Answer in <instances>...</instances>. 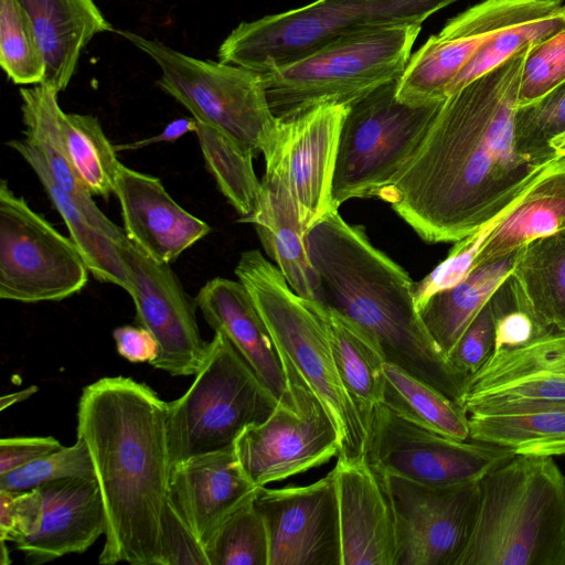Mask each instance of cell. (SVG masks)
Returning a JSON list of instances; mask_svg holds the SVG:
<instances>
[{"label":"cell","instance_id":"cell-1","mask_svg":"<svg viewBox=\"0 0 565 565\" xmlns=\"http://www.w3.org/2000/svg\"><path fill=\"white\" fill-rule=\"evenodd\" d=\"M530 47L448 96L415 151L380 192L377 198L425 242L456 243L470 235L542 169L514 141L519 84Z\"/></svg>","mask_w":565,"mask_h":565},{"label":"cell","instance_id":"cell-2","mask_svg":"<svg viewBox=\"0 0 565 565\" xmlns=\"http://www.w3.org/2000/svg\"><path fill=\"white\" fill-rule=\"evenodd\" d=\"M77 438L88 447L105 509L98 563L161 565L172 469L167 403L130 377L99 379L79 397Z\"/></svg>","mask_w":565,"mask_h":565},{"label":"cell","instance_id":"cell-3","mask_svg":"<svg viewBox=\"0 0 565 565\" xmlns=\"http://www.w3.org/2000/svg\"><path fill=\"white\" fill-rule=\"evenodd\" d=\"M321 285V302L360 324L394 364L458 402L467 377L440 351L414 299L407 271L376 248L363 226L338 211L305 236Z\"/></svg>","mask_w":565,"mask_h":565},{"label":"cell","instance_id":"cell-4","mask_svg":"<svg viewBox=\"0 0 565 565\" xmlns=\"http://www.w3.org/2000/svg\"><path fill=\"white\" fill-rule=\"evenodd\" d=\"M479 486L475 525L456 565H557L565 477L553 457L515 455Z\"/></svg>","mask_w":565,"mask_h":565},{"label":"cell","instance_id":"cell-5","mask_svg":"<svg viewBox=\"0 0 565 565\" xmlns=\"http://www.w3.org/2000/svg\"><path fill=\"white\" fill-rule=\"evenodd\" d=\"M235 275L248 291L282 359L317 395L335 425L339 455L365 456V429L339 375L320 301L297 295L257 249L241 254Z\"/></svg>","mask_w":565,"mask_h":565},{"label":"cell","instance_id":"cell-6","mask_svg":"<svg viewBox=\"0 0 565 565\" xmlns=\"http://www.w3.org/2000/svg\"><path fill=\"white\" fill-rule=\"evenodd\" d=\"M420 23L367 29L262 73L273 114L284 119L320 104L350 106L404 72Z\"/></svg>","mask_w":565,"mask_h":565},{"label":"cell","instance_id":"cell-7","mask_svg":"<svg viewBox=\"0 0 565 565\" xmlns=\"http://www.w3.org/2000/svg\"><path fill=\"white\" fill-rule=\"evenodd\" d=\"M459 0H315L239 23L222 42L218 61L257 73L296 61L367 29L423 24Z\"/></svg>","mask_w":565,"mask_h":565},{"label":"cell","instance_id":"cell-8","mask_svg":"<svg viewBox=\"0 0 565 565\" xmlns=\"http://www.w3.org/2000/svg\"><path fill=\"white\" fill-rule=\"evenodd\" d=\"M277 404L228 339L215 332L189 390L167 403L172 466L233 447L245 428L264 422Z\"/></svg>","mask_w":565,"mask_h":565},{"label":"cell","instance_id":"cell-9","mask_svg":"<svg viewBox=\"0 0 565 565\" xmlns=\"http://www.w3.org/2000/svg\"><path fill=\"white\" fill-rule=\"evenodd\" d=\"M159 66L158 86L192 117L262 152L275 150L279 119L273 114L260 73L224 62L201 60L157 39L117 30Z\"/></svg>","mask_w":565,"mask_h":565},{"label":"cell","instance_id":"cell-10","mask_svg":"<svg viewBox=\"0 0 565 565\" xmlns=\"http://www.w3.org/2000/svg\"><path fill=\"white\" fill-rule=\"evenodd\" d=\"M397 81L349 106L342 124L332 198H377L423 140L440 103L414 106L396 97Z\"/></svg>","mask_w":565,"mask_h":565},{"label":"cell","instance_id":"cell-11","mask_svg":"<svg viewBox=\"0 0 565 565\" xmlns=\"http://www.w3.org/2000/svg\"><path fill=\"white\" fill-rule=\"evenodd\" d=\"M86 262L71 239L0 183V298L60 301L88 281Z\"/></svg>","mask_w":565,"mask_h":565},{"label":"cell","instance_id":"cell-12","mask_svg":"<svg viewBox=\"0 0 565 565\" xmlns=\"http://www.w3.org/2000/svg\"><path fill=\"white\" fill-rule=\"evenodd\" d=\"M365 433V458L377 472L429 487L479 482L515 456L490 443L424 428L383 404L375 408Z\"/></svg>","mask_w":565,"mask_h":565},{"label":"cell","instance_id":"cell-13","mask_svg":"<svg viewBox=\"0 0 565 565\" xmlns=\"http://www.w3.org/2000/svg\"><path fill=\"white\" fill-rule=\"evenodd\" d=\"M284 366L287 393L264 422L245 428L234 444L243 471L256 487L303 473L340 452L328 411L295 369Z\"/></svg>","mask_w":565,"mask_h":565},{"label":"cell","instance_id":"cell-14","mask_svg":"<svg viewBox=\"0 0 565 565\" xmlns=\"http://www.w3.org/2000/svg\"><path fill=\"white\" fill-rule=\"evenodd\" d=\"M380 475L395 518V565H456L475 525L480 481L437 488Z\"/></svg>","mask_w":565,"mask_h":565},{"label":"cell","instance_id":"cell-15","mask_svg":"<svg viewBox=\"0 0 565 565\" xmlns=\"http://www.w3.org/2000/svg\"><path fill=\"white\" fill-rule=\"evenodd\" d=\"M553 0H484L449 19L411 55L397 82L399 102H444L454 79L478 50L505 26Z\"/></svg>","mask_w":565,"mask_h":565},{"label":"cell","instance_id":"cell-16","mask_svg":"<svg viewBox=\"0 0 565 565\" xmlns=\"http://www.w3.org/2000/svg\"><path fill=\"white\" fill-rule=\"evenodd\" d=\"M254 503L268 537V565H341L332 471L308 486L257 489Z\"/></svg>","mask_w":565,"mask_h":565},{"label":"cell","instance_id":"cell-17","mask_svg":"<svg viewBox=\"0 0 565 565\" xmlns=\"http://www.w3.org/2000/svg\"><path fill=\"white\" fill-rule=\"evenodd\" d=\"M121 253L130 269L136 322L158 342L151 365L173 376L195 375L209 349L198 326L195 299L185 292L169 264L156 262L130 241Z\"/></svg>","mask_w":565,"mask_h":565},{"label":"cell","instance_id":"cell-18","mask_svg":"<svg viewBox=\"0 0 565 565\" xmlns=\"http://www.w3.org/2000/svg\"><path fill=\"white\" fill-rule=\"evenodd\" d=\"M348 109L347 105L326 103L279 119L275 150L265 158L284 170L305 236L318 221L338 211L332 184Z\"/></svg>","mask_w":565,"mask_h":565},{"label":"cell","instance_id":"cell-19","mask_svg":"<svg viewBox=\"0 0 565 565\" xmlns=\"http://www.w3.org/2000/svg\"><path fill=\"white\" fill-rule=\"evenodd\" d=\"M524 402H565V331L550 329L521 347L492 351L458 399L467 415Z\"/></svg>","mask_w":565,"mask_h":565},{"label":"cell","instance_id":"cell-20","mask_svg":"<svg viewBox=\"0 0 565 565\" xmlns=\"http://www.w3.org/2000/svg\"><path fill=\"white\" fill-rule=\"evenodd\" d=\"M334 477L341 565H395L393 508L382 476L365 456H337Z\"/></svg>","mask_w":565,"mask_h":565},{"label":"cell","instance_id":"cell-21","mask_svg":"<svg viewBox=\"0 0 565 565\" xmlns=\"http://www.w3.org/2000/svg\"><path fill=\"white\" fill-rule=\"evenodd\" d=\"M127 238L156 262L170 264L211 232L179 205L161 181L122 163L115 190Z\"/></svg>","mask_w":565,"mask_h":565},{"label":"cell","instance_id":"cell-22","mask_svg":"<svg viewBox=\"0 0 565 565\" xmlns=\"http://www.w3.org/2000/svg\"><path fill=\"white\" fill-rule=\"evenodd\" d=\"M258 488L243 471L233 446L172 466L169 502L205 547L222 522Z\"/></svg>","mask_w":565,"mask_h":565},{"label":"cell","instance_id":"cell-23","mask_svg":"<svg viewBox=\"0 0 565 565\" xmlns=\"http://www.w3.org/2000/svg\"><path fill=\"white\" fill-rule=\"evenodd\" d=\"M43 495L41 529L14 543L32 564L83 553L106 531L96 478H65L38 487Z\"/></svg>","mask_w":565,"mask_h":565},{"label":"cell","instance_id":"cell-24","mask_svg":"<svg viewBox=\"0 0 565 565\" xmlns=\"http://www.w3.org/2000/svg\"><path fill=\"white\" fill-rule=\"evenodd\" d=\"M195 302L205 321L224 334L279 402L288 383L282 359L248 291L238 280L216 277L199 290Z\"/></svg>","mask_w":565,"mask_h":565},{"label":"cell","instance_id":"cell-25","mask_svg":"<svg viewBox=\"0 0 565 565\" xmlns=\"http://www.w3.org/2000/svg\"><path fill=\"white\" fill-rule=\"evenodd\" d=\"M239 222L255 226L267 255L297 295L321 302V285L308 255L298 207L284 170L275 160L266 161L256 209Z\"/></svg>","mask_w":565,"mask_h":565},{"label":"cell","instance_id":"cell-26","mask_svg":"<svg viewBox=\"0 0 565 565\" xmlns=\"http://www.w3.org/2000/svg\"><path fill=\"white\" fill-rule=\"evenodd\" d=\"M565 230V157L542 167L501 213L476 264L492 262L529 243Z\"/></svg>","mask_w":565,"mask_h":565},{"label":"cell","instance_id":"cell-27","mask_svg":"<svg viewBox=\"0 0 565 565\" xmlns=\"http://www.w3.org/2000/svg\"><path fill=\"white\" fill-rule=\"evenodd\" d=\"M45 61L43 83L57 93L70 84L81 53L98 33L114 31L93 0H20Z\"/></svg>","mask_w":565,"mask_h":565},{"label":"cell","instance_id":"cell-28","mask_svg":"<svg viewBox=\"0 0 565 565\" xmlns=\"http://www.w3.org/2000/svg\"><path fill=\"white\" fill-rule=\"evenodd\" d=\"M57 95L55 88L44 83L20 89L25 139L38 148L55 182L71 195L87 218L122 249L129 242L125 231L99 210L68 158L61 129L63 110Z\"/></svg>","mask_w":565,"mask_h":565},{"label":"cell","instance_id":"cell-29","mask_svg":"<svg viewBox=\"0 0 565 565\" xmlns=\"http://www.w3.org/2000/svg\"><path fill=\"white\" fill-rule=\"evenodd\" d=\"M469 438L514 455H565V402H524L468 415Z\"/></svg>","mask_w":565,"mask_h":565},{"label":"cell","instance_id":"cell-30","mask_svg":"<svg viewBox=\"0 0 565 565\" xmlns=\"http://www.w3.org/2000/svg\"><path fill=\"white\" fill-rule=\"evenodd\" d=\"M8 146L31 167L52 205L65 222L71 239L83 255L89 273L99 281L132 292L130 269L117 243L94 225L76 203L53 179L43 156L25 138Z\"/></svg>","mask_w":565,"mask_h":565},{"label":"cell","instance_id":"cell-31","mask_svg":"<svg viewBox=\"0 0 565 565\" xmlns=\"http://www.w3.org/2000/svg\"><path fill=\"white\" fill-rule=\"evenodd\" d=\"M521 249L475 266L460 282L434 294L418 309L447 359L473 318L512 274Z\"/></svg>","mask_w":565,"mask_h":565},{"label":"cell","instance_id":"cell-32","mask_svg":"<svg viewBox=\"0 0 565 565\" xmlns=\"http://www.w3.org/2000/svg\"><path fill=\"white\" fill-rule=\"evenodd\" d=\"M335 365L364 429L382 403L386 362L374 337L360 324L320 302ZM366 435V433H365Z\"/></svg>","mask_w":565,"mask_h":565},{"label":"cell","instance_id":"cell-33","mask_svg":"<svg viewBox=\"0 0 565 565\" xmlns=\"http://www.w3.org/2000/svg\"><path fill=\"white\" fill-rule=\"evenodd\" d=\"M511 276L536 321L565 331V230L523 246Z\"/></svg>","mask_w":565,"mask_h":565},{"label":"cell","instance_id":"cell-34","mask_svg":"<svg viewBox=\"0 0 565 565\" xmlns=\"http://www.w3.org/2000/svg\"><path fill=\"white\" fill-rule=\"evenodd\" d=\"M381 404L424 428L456 439L469 438L468 415L458 402L386 362L383 366Z\"/></svg>","mask_w":565,"mask_h":565},{"label":"cell","instance_id":"cell-35","mask_svg":"<svg viewBox=\"0 0 565 565\" xmlns=\"http://www.w3.org/2000/svg\"><path fill=\"white\" fill-rule=\"evenodd\" d=\"M196 122L200 149L218 190L241 217L250 215L262 193L253 166L256 153L218 129Z\"/></svg>","mask_w":565,"mask_h":565},{"label":"cell","instance_id":"cell-36","mask_svg":"<svg viewBox=\"0 0 565 565\" xmlns=\"http://www.w3.org/2000/svg\"><path fill=\"white\" fill-rule=\"evenodd\" d=\"M61 129L68 158L92 195L108 198L121 164L97 117L62 111Z\"/></svg>","mask_w":565,"mask_h":565},{"label":"cell","instance_id":"cell-37","mask_svg":"<svg viewBox=\"0 0 565 565\" xmlns=\"http://www.w3.org/2000/svg\"><path fill=\"white\" fill-rule=\"evenodd\" d=\"M565 29V0H553L498 32L465 65L449 87L448 96L499 66L526 46Z\"/></svg>","mask_w":565,"mask_h":565},{"label":"cell","instance_id":"cell-38","mask_svg":"<svg viewBox=\"0 0 565 565\" xmlns=\"http://www.w3.org/2000/svg\"><path fill=\"white\" fill-rule=\"evenodd\" d=\"M255 495L235 509L211 537L205 546L210 565H268L267 531Z\"/></svg>","mask_w":565,"mask_h":565},{"label":"cell","instance_id":"cell-39","mask_svg":"<svg viewBox=\"0 0 565 565\" xmlns=\"http://www.w3.org/2000/svg\"><path fill=\"white\" fill-rule=\"evenodd\" d=\"M0 64L14 84L36 85L44 81V56L20 0H0Z\"/></svg>","mask_w":565,"mask_h":565},{"label":"cell","instance_id":"cell-40","mask_svg":"<svg viewBox=\"0 0 565 565\" xmlns=\"http://www.w3.org/2000/svg\"><path fill=\"white\" fill-rule=\"evenodd\" d=\"M565 132V82L539 99L518 106L514 115L516 150L535 166L559 156L551 141Z\"/></svg>","mask_w":565,"mask_h":565},{"label":"cell","instance_id":"cell-41","mask_svg":"<svg viewBox=\"0 0 565 565\" xmlns=\"http://www.w3.org/2000/svg\"><path fill=\"white\" fill-rule=\"evenodd\" d=\"M65 478H95L93 460L86 443L77 438L71 447L41 457L0 476V490L24 491Z\"/></svg>","mask_w":565,"mask_h":565},{"label":"cell","instance_id":"cell-42","mask_svg":"<svg viewBox=\"0 0 565 565\" xmlns=\"http://www.w3.org/2000/svg\"><path fill=\"white\" fill-rule=\"evenodd\" d=\"M565 82V29L532 45L525 56L518 106L530 104Z\"/></svg>","mask_w":565,"mask_h":565},{"label":"cell","instance_id":"cell-43","mask_svg":"<svg viewBox=\"0 0 565 565\" xmlns=\"http://www.w3.org/2000/svg\"><path fill=\"white\" fill-rule=\"evenodd\" d=\"M502 211L483 226L456 242L445 260L420 281L414 282V299L418 309L434 294L454 287L471 271L484 241Z\"/></svg>","mask_w":565,"mask_h":565},{"label":"cell","instance_id":"cell-44","mask_svg":"<svg viewBox=\"0 0 565 565\" xmlns=\"http://www.w3.org/2000/svg\"><path fill=\"white\" fill-rule=\"evenodd\" d=\"M43 495L39 488L24 491L0 490V539L17 543L42 526Z\"/></svg>","mask_w":565,"mask_h":565},{"label":"cell","instance_id":"cell-45","mask_svg":"<svg viewBox=\"0 0 565 565\" xmlns=\"http://www.w3.org/2000/svg\"><path fill=\"white\" fill-rule=\"evenodd\" d=\"M494 310L490 300L462 333L448 356L452 366L467 379L486 362L494 344Z\"/></svg>","mask_w":565,"mask_h":565},{"label":"cell","instance_id":"cell-46","mask_svg":"<svg viewBox=\"0 0 565 565\" xmlns=\"http://www.w3.org/2000/svg\"><path fill=\"white\" fill-rule=\"evenodd\" d=\"M182 564L210 565L204 545L168 500L162 516L161 565Z\"/></svg>","mask_w":565,"mask_h":565},{"label":"cell","instance_id":"cell-47","mask_svg":"<svg viewBox=\"0 0 565 565\" xmlns=\"http://www.w3.org/2000/svg\"><path fill=\"white\" fill-rule=\"evenodd\" d=\"M62 447V444L52 436L2 438L0 440V476Z\"/></svg>","mask_w":565,"mask_h":565},{"label":"cell","instance_id":"cell-48","mask_svg":"<svg viewBox=\"0 0 565 565\" xmlns=\"http://www.w3.org/2000/svg\"><path fill=\"white\" fill-rule=\"evenodd\" d=\"M118 353L132 363L151 364L158 355V342L143 327L122 326L113 332Z\"/></svg>","mask_w":565,"mask_h":565},{"label":"cell","instance_id":"cell-49","mask_svg":"<svg viewBox=\"0 0 565 565\" xmlns=\"http://www.w3.org/2000/svg\"><path fill=\"white\" fill-rule=\"evenodd\" d=\"M198 122L192 118H179L169 122L160 135H157L150 139L136 141L130 145H125L122 147H117L118 149H135L141 148L154 142H171L174 141L188 132L196 130Z\"/></svg>","mask_w":565,"mask_h":565},{"label":"cell","instance_id":"cell-50","mask_svg":"<svg viewBox=\"0 0 565 565\" xmlns=\"http://www.w3.org/2000/svg\"><path fill=\"white\" fill-rule=\"evenodd\" d=\"M35 392H38V386L32 385L24 390L3 395L0 398V411H4L6 408L20 403L22 401L28 399L30 396H32Z\"/></svg>","mask_w":565,"mask_h":565},{"label":"cell","instance_id":"cell-51","mask_svg":"<svg viewBox=\"0 0 565 565\" xmlns=\"http://www.w3.org/2000/svg\"><path fill=\"white\" fill-rule=\"evenodd\" d=\"M551 147L559 157H565V132L553 139Z\"/></svg>","mask_w":565,"mask_h":565},{"label":"cell","instance_id":"cell-52","mask_svg":"<svg viewBox=\"0 0 565 565\" xmlns=\"http://www.w3.org/2000/svg\"><path fill=\"white\" fill-rule=\"evenodd\" d=\"M0 556H1V564L2 565H7V564H10L11 563V559L9 557V551L6 546V541H1V553H0Z\"/></svg>","mask_w":565,"mask_h":565},{"label":"cell","instance_id":"cell-53","mask_svg":"<svg viewBox=\"0 0 565 565\" xmlns=\"http://www.w3.org/2000/svg\"><path fill=\"white\" fill-rule=\"evenodd\" d=\"M557 565H565V545H564L562 553L558 557Z\"/></svg>","mask_w":565,"mask_h":565}]
</instances>
